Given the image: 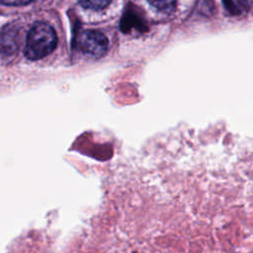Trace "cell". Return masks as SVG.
Masks as SVG:
<instances>
[{
	"label": "cell",
	"mask_w": 253,
	"mask_h": 253,
	"mask_svg": "<svg viewBox=\"0 0 253 253\" xmlns=\"http://www.w3.org/2000/svg\"><path fill=\"white\" fill-rule=\"evenodd\" d=\"M57 44L54 29L44 22H37L29 31L24 49L30 60H38L51 53Z\"/></svg>",
	"instance_id": "6da1fadb"
},
{
	"label": "cell",
	"mask_w": 253,
	"mask_h": 253,
	"mask_svg": "<svg viewBox=\"0 0 253 253\" xmlns=\"http://www.w3.org/2000/svg\"><path fill=\"white\" fill-rule=\"evenodd\" d=\"M77 45L82 52L98 58L107 52L109 41L99 31L84 30L78 34Z\"/></svg>",
	"instance_id": "7a4b0ae2"
},
{
	"label": "cell",
	"mask_w": 253,
	"mask_h": 253,
	"mask_svg": "<svg viewBox=\"0 0 253 253\" xmlns=\"http://www.w3.org/2000/svg\"><path fill=\"white\" fill-rule=\"evenodd\" d=\"M7 30L3 29L2 31V55L5 56V54H11L12 52L15 51L17 48L16 44V38H17V33L15 31H11L10 27H6Z\"/></svg>",
	"instance_id": "3957f363"
},
{
	"label": "cell",
	"mask_w": 253,
	"mask_h": 253,
	"mask_svg": "<svg viewBox=\"0 0 253 253\" xmlns=\"http://www.w3.org/2000/svg\"><path fill=\"white\" fill-rule=\"evenodd\" d=\"M147 2L163 13H171L176 7V0H147Z\"/></svg>",
	"instance_id": "277c9868"
},
{
	"label": "cell",
	"mask_w": 253,
	"mask_h": 253,
	"mask_svg": "<svg viewBox=\"0 0 253 253\" xmlns=\"http://www.w3.org/2000/svg\"><path fill=\"white\" fill-rule=\"evenodd\" d=\"M112 0H78V3L85 9L100 11L106 8Z\"/></svg>",
	"instance_id": "5b68a950"
},
{
	"label": "cell",
	"mask_w": 253,
	"mask_h": 253,
	"mask_svg": "<svg viewBox=\"0 0 253 253\" xmlns=\"http://www.w3.org/2000/svg\"><path fill=\"white\" fill-rule=\"evenodd\" d=\"M35 0H1L2 4L7 6H24Z\"/></svg>",
	"instance_id": "8992f818"
},
{
	"label": "cell",
	"mask_w": 253,
	"mask_h": 253,
	"mask_svg": "<svg viewBox=\"0 0 253 253\" xmlns=\"http://www.w3.org/2000/svg\"><path fill=\"white\" fill-rule=\"evenodd\" d=\"M238 3L241 4L245 9L253 8V0H237Z\"/></svg>",
	"instance_id": "52a82bcc"
}]
</instances>
